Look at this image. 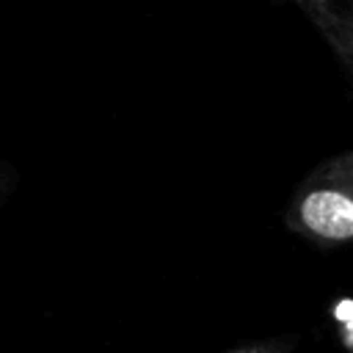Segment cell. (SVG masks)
I'll list each match as a JSON object with an SVG mask.
<instances>
[{"label":"cell","instance_id":"cell-1","mask_svg":"<svg viewBox=\"0 0 353 353\" xmlns=\"http://www.w3.org/2000/svg\"><path fill=\"white\" fill-rule=\"evenodd\" d=\"M281 221L287 232L314 248L353 245V152L314 165L295 185Z\"/></svg>","mask_w":353,"mask_h":353},{"label":"cell","instance_id":"cell-2","mask_svg":"<svg viewBox=\"0 0 353 353\" xmlns=\"http://www.w3.org/2000/svg\"><path fill=\"white\" fill-rule=\"evenodd\" d=\"M295 345H298V336L287 334V336H268V339L234 345V347H226L221 353H292Z\"/></svg>","mask_w":353,"mask_h":353},{"label":"cell","instance_id":"cell-3","mask_svg":"<svg viewBox=\"0 0 353 353\" xmlns=\"http://www.w3.org/2000/svg\"><path fill=\"white\" fill-rule=\"evenodd\" d=\"M331 320L336 323L342 347L353 353V298H336L331 306Z\"/></svg>","mask_w":353,"mask_h":353}]
</instances>
